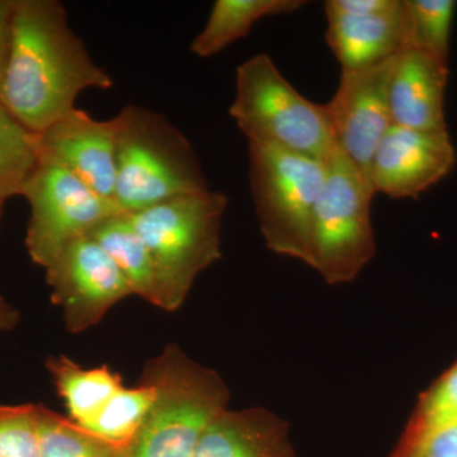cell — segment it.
<instances>
[{
  "mask_svg": "<svg viewBox=\"0 0 457 457\" xmlns=\"http://www.w3.org/2000/svg\"><path fill=\"white\" fill-rule=\"evenodd\" d=\"M55 0H14L12 40L0 102L36 134L75 110L87 89L113 88Z\"/></svg>",
  "mask_w": 457,
  "mask_h": 457,
  "instance_id": "6da1fadb",
  "label": "cell"
},
{
  "mask_svg": "<svg viewBox=\"0 0 457 457\" xmlns=\"http://www.w3.org/2000/svg\"><path fill=\"white\" fill-rule=\"evenodd\" d=\"M228 203L210 188L128 213L152 258L162 311H179L198 275L220 260Z\"/></svg>",
  "mask_w": 457,
  "mask_h": 457,
  "instance_id": "7a4b0ae2",
  "label": "cell"
},
{
  "mask_svg": "<svg viewBox=\"0 0 457 457\" xmlns=\"http://www.w3.org/2000/svg\"><path fill=\"white\" fill-rule=\"evenodd\" d=\"M156 395L128 457H194L210 423L228 409L230 390L215 370L170 343L144 368Z\"/></svg>",
  "mask_w": 457,
  "mask_h": 457,
  "instance_id": "3957f363",
  "label": "cell"
},
{
  "mask_svg": "<svg viewBox=\"0 0 457 457\" xmlns=\"http://www.w3.org/2000/svg\"><path fill=\"white\" fill-rule=\"evenodd\" d=\"M114 203L122 212H141L183 195L209 191L187 137L163 114L129 104L116 114Z\"/></svg>",
  "mask_w": 457,
  "mask_h": 457,
  "instance_id": "277c9868",
  "label": "cell"
},
{
  "mask_svg": "<svg viewBox=\"0 0 457 457\" xmlns=\"http://www.w3.org/2000/svg\"><path fill=\"white\" fill-rule=\"evenodd\" d=\"M231 119L248 143L266 144L327 162L336 150L323 104L288 83L269 54L237 68Z\"/></svg>",
  "mask_w": 457,
  "mask_h": 457,
  "instance_id": "5b68a950",
  "label": "cell"
},
{
  "mask_svg": "<svg viewBox=\"0 0 457 457\" xmlns=\"http://www.w3.org/2000/svg\"><path fill=\"white\" fill-rule=\"evenodd\" d=\"M368 177L337 149L327 161V177L312 215L308 266L328 285L359 278L376 254Z\"/></svg>",
  "mask_w": 457,
  "mask_h": 457,
  "instance_id": "8992f818",
  "label": "cell"
},
{
  "mask_svg": "<svg viewBox=\"0 0 457 457\" xmlns=\"http://www.w3.org/2000/svg\"><path fill=\"white\" fill-rule=\"evenodd\" d=\"M248 146L249 183L264 245L273 253L308 263L327 162L266 144Z\"/></svg>",
  "mask_w": 457,
  "mask_h": 457,
  "instance_id": "52a82bcc",
  "label": "cell"
},
{
  "mask_svg": "<svg viewBox=\"0 0 457 457\" xmlns=\"http://www.w3.org/2000/svg\"><path fill=\"white\" fill-rule=\"evenodd\" d=\"M21 196L31 207L26 246L29 257L47 269L66 245L125 212L60 165L42 161L27 180Z\"/></svg>",
  "mask_w": 457,
  "mask_h": 457,
  "instance_id": "ba28073f",
  "label": "cell"
},
{
  "mask_svg": "<svg viewBox=\"0 0 457 457\" xmlns=\"http://www.w3.org/2000/svg\"><path fill=\"white\" fill-rule=\"evenodd\" d=\"M51 300L62 308L69 333L97 326L114 305L132 295L112 258L89 236L78 237L47 267Z\"/></svg>",
  "mask_w": 457,
  "mask_h": 457,
  "instance_id": "9c48e42d",
  "label": "cell"
},
{
  "mask_svg": "<svg viewBox=\"0 0 457 457\" xmlns=\"http://www.w3.org/2000/svg\"><path fill=\"white\" fill-rule=\"evenodd\" d=\"M393 59L368 68L342 69L336 95L323 104L337 149L368 179L376 147L393 126L387 102Z\"/></svg>",
  "mask_w": 457,
  "mask_h": 457,
  "instance_id": "30bf717a",
  "label": "cell"
},
{
  "mask_svg": "<svg viewBox=\"0 0 457 457\" xmlns=\"http://www.w3.org/2000/svg\"><path fill=\"white\" fill-rule=\"evenodd\" d=\"M455 163V146L449 131L393 125L376 147L369 179L375 194L394 200H416L444 179Z\"/></svg>",
  "mask_w": 457,
  "mask_h": 457,
  "instance_id": "8fae6325",
  "label": "cell"
},
{
  "mask_svg": "<svg viewBox=\"0 0 457 457\" xmlns=\"http://www.w3.org/2000/svg\"><path fill=\"white\" fill-rule=\"evenodd\" d=\"M40 159L60 165L96 194L113 200L116 186V117L99 121L75 108L38 134ZM114 201V200H113Z\"/></svg>",
  "mask_w": 457,
  "mask_h": 457,
  "instance_id": "7c38bea8",
  "label": "cell"
},
{
  "mask_svg": "<svg viewBox=\"0 0 457 457\" xmlns=\"http://www.w3.org/2000/svg\"><path fill=\"white\" fill-rule=\"evenodd\" d=\"M449 75V64L422 51L405 49L394 56L387 83L393 125L449 131L445 114Z\"/></svg>",
  "mask_w": 457,
  "mask_h": 457,
  "instance_id": "4fadbf2b",
  "label": "cell"
},
{
  "mask_svg": "<svg viewBox=\"0 0 457 457\" xmlns=\"http://www.w3.org/2000/svg\"><path fill=\"white\" fill-rule=\"evenodd\" d=\"M194 457H296L290 427L267 408L225 409L210 423Z\"/></svg>",
  "mask_w": 457,
  "mask_h": 457,
  "instance_id": "5bb4252c",
  "label": "cell"
},
{
  "mask_svg": "<svg viewBox=\"0 0 457 457\" xmlns=\"http://www.w3.org/2000/svg\"><path fill=\"white\" fill-rule=\"evenodd\" d=\"M326 41L342 69L381 64L405 50L403 0L387 13L350 17L326 14Z\"/></svg>",
  "mask_w": 457,
  "mask_h": 457,
  "instance_id": "9a60e30c",
  "label": "cell"
},
{
  "mask_svg": "<svg viewBox=\"0 0 457 457\" xmlns=\"http://www.w3.org/2000/svg\"><path fill=\"white\" fill-rule=\"evenodd\" d=\"M46 368L57 394L64 400L69 420L82 428L98 416L108 400L125 385L122 376L108 366L84 369L64 354L50 357Z\"/></svg>",
  "mask_w": 457,
  "mask_h": 457,
  "instance_id": "2e32d148",
  "label": "cell"
},
{
  "mask_svg": "<svg viewBox=\"0 0 457 457\" xmlns=\"http://www.w3.org/2000/svg\"><path fill=\"white\" fill-rule=\"evenodd\" d=\"M303 0H216L203 31L191 42V53L203 59L218 55L245 37L258 21L299 11Z\"/></svg>",
  "mask_w": 457,
  "mask_h": 457,
  "instance_id": "e0dca14e",
  "label": "cell"
},
{
  "mask_svg": "<svg viewBox=\"0 0 457 457\" xmlns=\"http://www.w3.org/2000/svg\"><path fill=\"white\" fill-rule=\"evenodd\" d=\"M125 276L132 295L158 308L159 293L152 258L143 240L132 227L128 212L107 219L88 234Z\"/></svg>",
  "mask_w": 457,
  "mask_h": 457,
  "instance_id": "ac0fdd59",
  "label": "cell"
},
{
  "mask_svg": "<svg viewBox=\"0 0 457 457\" xmlns=\"http://www.w3.org/2000/svg\"><path fill=\"white\" fill-rule=\"evenodd\" d=\"M155 395L154 384L145 378H140L139 384L131 387L123 385L84 429L128 449L145 422Z\"/></svg>",
  "mask_w": 457,
  "mask_h": 457,
  "instance_id": "d6986e66",
  "label": "cell"
},
{
  "mask_svg": "<svg viewBox=\"0 0 457 457\" xmlns=\"http://www.w3.org/2000/svg\"><path fill=\"white\" fill-rule=\"evenodd\" d=\"M38 163V134L14 119L0 102V203L22 194Z\"/></svg>",
  "mask_w": 457,
  "mask_h": 457,
  "instance_id": "ffe728a7",
  "label": "cell"
},
{
  "mask_svg": "<svg viewBox=\"0 0 457 457\" xmlns=\"http://www.w3.org/2000/svg\"><path fill=\"white\" fill-rule=\"evenodd\" d=\"M453 0H403L405 49L428 54L449 64Z\"/></svg>",
  "mask_w": 457,
  "mask_h": 457,
  "instance_id": "44dd1931",
  "label": "cell"
},
{
  "mask_svg": "<svg viewBox=\"0 0 457 457\" xmlns=\"http://www.w3.org/2000/svg\"><path fill=\"white\" fill-rule=\"evenodd\" d=\"M40 457H128L116 446L82 428L68 417L37 404Z\"/></svg>",
  "mask_w": 457,
  "mask_h": 457,
  "instance_id": "7402d4cb",
  "label": "cell"
},
{
  "mask_svg": "<svg viewBox=\"0 0 457 457\" xmlns=\"http://www.w3.org/2000/svg\"><path fill=\"white\" fill-rule=\"evenodd\" d=\"M453 425H457V361L420 396L400 440H413Z\"/></svg>",
  "mask_w": 457,
  "mask_h": 457,
  "instance_id": "603a6c76",
  "label": "cell"
},
{
  "mask_svg": "<svg viewBox=\"0 0 457 457\" xmlns=\"http://www.w3.org/2000/svg\"><path fill=\"white\" fill-rule=\"evenodd\" d=\"M0 457H40L37 404L0 405Z\"/></svg>",
  "mask_w": 457,
  "mask_h": 457,
  "instance_id": "cb8c5ba5",
  "label": "cell"
},
{
  "mask_svg": "<svg viewBox=\"0 0 457 457\" xmlns=\"http://www.w3.org/2000/svg\"><path fill=\"white\" fill-rule=\"evenodd\" d=\"M390 457H457V425L400 440Z\"/></svg>",
  "mask_w": 457,
  "mask_h": 457,
  "instance_id": "d4e9b609",
  "label": "cell"
},
{
  "mask_svg": "<svg viewBox=\"0 0 457 457\" xmlns=\"http://www.w3.org/2000/svg\"><path fill=\"white\" fill-rule=\"evenodd\" d=\"M400 0H327L326 14L362 17L387 13L398 7Z\"/></svg>",
  "mask_w": 457,
  "mask_h": 457,
  "instance_id": "484cf974",
  "label": "cell"
},
{
  "mask_svg": "<svg viewBox=\"0 0 457 457\" xmlns=\"http://www.w3.org/2000/svg\"><path fill=\"white\" fill-rule=\"evenodd\" d=\"M14 0H0V88L11 49Z\"/></svg>",
  "mask_w": 457,
  "mask_h": 457,
  "instance_id": "4316f807",
  "label": "cell"
},
{
  "mask_svg": "<svg viewBox=\"0 0 457 457\" xmlns=\"http://www.w3.org/2000/svg\"><path fill=\"white\" fill-rule=\"evenodd\" d=\"M20 321V312L0 296V332L13 329Z\"/></svg>",
  "mask_w": 457,
  "mask_h": 457,
  "instance_id": "83f0119b",
  "label": "cell"
},
{
  "mask_svg": "<svg viewBox=\"0 0 457 457\" xmlns=\"http://www.w3.org/2000/svg\"><path fill=\"white\" fill-rule=\"evenodd\" d=\"M2 204H3V203H0V210H2Z\"/></svg>",
  "mask_w": 457,
  "mask_h": 457,
  "instance_id": "f1b7e54d",
  "label": "cell"
}]
</instances>
